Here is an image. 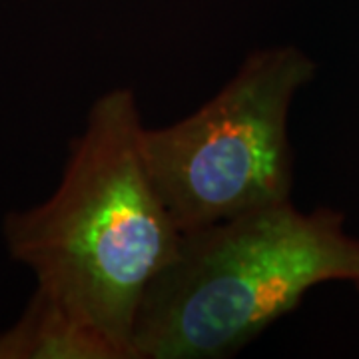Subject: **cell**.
Returning <instances> with one entry per match:
<instances>
[{"label":"cell","mask_w":359,"mask_h":359,"mask_svg":"<svg viewBox=\"0 0 359 359\" xmlns=\"http://www.w3.org/2000/svg\"><path fill=\"white\" fill-rule=\"evenodd\" d=\"M134 92L116 88L90 108L70 144L58 188L42 204L11 212V256L122 347L134 351V321L148 285L176 254L182 230L156 190L142 154Z\"/></svg>","instance_id":"6da1fadb"},{"label":"cell","mask_w":359,"mask_h":359,"mask_svg":"<svg viewBox=\"0 0 359 359\" xmlns=\"http://www.w3.org/2000/svg\"><path fill=\"white\" fill-rule=\"evenodd\" d=\"M359 292V238L334 208L292 200L182 231L134 321L138 359H226L321 283Z\"/></svg>","instance_id":"7a4b0ae2"},{"label":"cell","mask_w":359,"mask_h":359,"mask_svg":"<svg viewBox=\"0 0 359 359\" xmlns=\"http://www.w3.org/2000/svg\"><path fill=\"white\" fill-rule=\"evenodd\" d=\"M316 76L292 44L252 50L192 114L142 130L156 190L182 231L287 202L294 186L290 110Z\"/></svg>","instance_id":"3957f363"},{"label":"cell","mask_w":359,"mask_h":359,"mask_svg":"<svg viewBox=\"0 0 359 359\" xmlns=\"http://www.w3.org/2000/svg\"><path fill=\"white\" fill-rule=\"evenodd\" d=\"M0 359H130L112 337L36 287L25 313L0 334Z\"/></svg>","instance_id":"277c9868"}]
</instances>
